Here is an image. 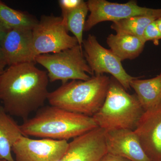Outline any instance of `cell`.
Listing matches in <instances>:
<instances>
[{"instance_id": "1", "label": "cell", "mask_w": 161, "mask_h": 161, "mask_svg": "<svg viewBox=\"0 0 161 161\" xmlns=\"http://www.w3.org/2000/svg\"><path fill=\"white\" fill-rule=\"evenodd\" d=\"M47 72L34 62L9 66L0 75V100L9 115L25 120L32 112L43 106L47 100Z\"/></svg>"}, {"instance_id": "2", "label": "cell", "mask_w": 161, "mask_h": 161, "mask_svg": "<svg viewBox=\"0 0 161 161\" xmlns=\"http://www.w3.org/2000/svg\"><path fill=\"white\" fill-rule=\"evenodd\" d=\"M23 135L56 140L75 138L98 127L93 117L53 106L42 107L20 125Z\"/></svg>"}, {"instance_id": "3", "label": "cell", "mask_w": 161, "mask_h": 161, "mask_svg": "<svg viewBox=\"0 0 161 161\" xmlns=\"http://www.w3.org/2000/svg\"><path fill=\"white\" fill-rule=\"evenodd\" d=\"M110 82V78L104 75L72 80L49 92L47 100L50 105L92 117L103 105Z\"/></svg>"}, {"instance_id": "4", "label": "cell", "mask_w": 161, "mask_h": 161, "mask_svg": "<svg viewBox=\"0 0 161 161\" xmlns=\"http://www.w3.org/2000/svg\"><path fill=\"white\" fill-rule=\"evenodd\" d=\"M145 112L136 95L128 93L112 77L104 102L92 117L105 132L123 129L134 131Z\"/></svg>"}, {"instance_id": "5", "label": "cell", "mask_w": 161, "mask_h": 161, "mask_svg": "<svg viewBox=\"0 0 161 161\" xmlns=\"http://www.w3.org/2000/svg\"><path fill=\"white\" fill-rule=\"evenodd\" d=\"M82 47L77 45L69 49L56 53L39 55L35 63L45 68L50 82L61 80L62 84L68 80H86L94 75L84 55Z\"/></svg>"}, {"instance_id": "6", "label": "cell", "mask_w": 161, "mask_h": 161, "mask_svg": "<svg viewBox=\"0 0 161 161\" xmlns=\"http://www.w3.org/2000/svg\"><path fill=\"white\" fill-rule=\"evenodd\" d=\"M34 56L56 53L78 45L68 34L61 16L42 15L32 31Z\"/></svg>"}, {"instance_id": "7", "label": "cell", "mask_w": 161, "mask_h": 161, "mask_svg": "<svg viewBox=\"0 0 161 161\" xmlns=\"http://www.w3.org/2000/svg\"><path fill=\"white\" fill-rule=\"evenodd\" d=\"M82 48L86 60L94 75L109 74L125 89H130V82L137 77L129 75L120 59L110 49L102 46L95 36L90 34L83 40Z\"/></svg>"}, {"instance_id": "8", "label": "cell", "mask_w": 161, "mask_h": 161, "mask_svg": "<svg viewBox=\"0 0 161 161\" xmlns=\"http://www.w3.org/2000/svg\"><path fill=\"white\" fill-rule=\"evenodd\" d=\"M90 14L86 22L84 31L105 21L113 22L136 16H150L161 18V9H152L139 6L136 1L125 3H112L106 0H89L86 2Z\"/></svg>"}, {"instance_id": "9", "label": "cell", "mask_w": 161, "mask_h": 161, "mask_svg": "<svg viewBox=\"0 0 161 161\" xmlns=\"http://www.w3.org/2000/svg\"><path fill=\"white\" fill-rule=\"evenodd\" d=\"M68 144L67 141L23 136L14 145L12 151L15 161H61Z\"/></svg>"}, {"instance_id": "10", "label": "cell", "mask_w": 161, "mask_h": 161, "mask_svg": "<svg viewBox=\"0 0 161 161\" xmlns=\"http://www.w3.org/2000/svg\"><path fill=\"white\" fill-rule=\"evenodd\" d=\"M105 133L98 127L73 139L61 161H100L108 153Z\"/></svg>"}, {"instance_id": "11", "label": "cell", "mask_w": 161, "mask_h": 161, "mask_svg": "<svg viewBox=\"0 0 161 161\" xmlns=\"http://www.w3.org/2000/svg\"><path fill=\"white\" fill-rule=\"evenodd\" d=\"M134 132L150 161H161V103L145 111Z\"/></svg>"}, {"instance_id": "12", "label": "cell", "mask_w": 161, "mask_h": 161, "mask_svg": "<svg viewBox=\"0 0 161 161\" xmlns=\"http://www.w3.org/2000/svg\"><path fill=\"white\" fill-rule=\"evenodd\" d=\"M32 30L10 29L1 44V50L9 66L34 62Z\"/></svg>"}, {"instance_id": "13", "label": "cell", "mask_w": 161, "mask_h": 161, "mask_svg": "<svg viewBox=\"0 0 161 161\" xmlns=\"http://www.w3.org/2000/svg\"><path fill=\"white\" fill-rule=\"evenodd\" d=\"M108 153L130 161H150L134 131L118 130L105 133Z\"/></svg>"}, {"instance_id": "14", "label": "cell", "mask_w": 161, "mask_h": 161, "mask_svg": "<svg viewBox=\"0 0 161 161\" xmlns=\"http://www.w3.org/2000/svg\"><path fill=\"white\" fill-rule=\"evenodd\" d=\"M23 136L20 125L0 107V159L15 161L12 155L13 147Z\"/></svg>"}, {"instance_id": "15", "label": "cell", "mask_w": 161, "mask_h": 161, "mask_svg": "<svg viewBox=\"0 0 161 161\" xmlns=\"http://www.w3.org/2000/svg\"><path fill=\"white\" fill-rule=\"evenodd\" d=\"M107 43L110 50L123 61L137 58L143 51L146 42L143 38L116 34L110 35Z\"/></svg>"}, {"instance_id": "16", "label": "cell", "mask_w": 161, "mask_h": 161, "mask_svg": "<svg viewBox=\"0 0 161 161\" xmlns=\"http://www.w3.org/2000/svg\"><path fill=\"white\" fill-rule=\"evenodd\" d=\"M130 86L134 90L145 111L153 108L161 103V72L154 78L131 80Z\"/></svg>"}, {"instance_id": "17", "label": "cell", "mask_w": 161, "mask_h": 161, "mask_svg": "<svg viewBox=\"0 0 161 161\" xmlns=\"http://www.w3.org/2000/svg\"><path fill=\"white\" fill-rule=\"evenodd\" d=\"M38 20L28 13L10 8L0 1V23L8 30H32Z\"/></svg>"}, {"instance_id": "18", "label": "cell", "mask_w": 161, "mask_h": 161, "mask_svg": "<svg viewBox=\"0 0 161 161\" xmlns=\"http://www.w3.org/2000/svg\"><path fill=\"white\" fill-rule=\"evenodd\" d=\"M158 19L150 16H136L113 22L111 28L117 34L128 35L143 38L148 25Z\"/></svg>"}, {"instance_id": "19", "label": "cell", "mask_w": 161, "mask_h": 161, "mask_svg": "<svg viewBox=\"0 0 161 161\" xmlns=\"http://www.w3.org/2000/svg\"><path fill=\"white\" fill-rule=\"evenodd\" d=\"M88 11L86 2L82 1L77 8L64 16H61L67 30L74 35L78 40V45L81 47L83 42V31Z\"/></svg>"}, {"instance_id": "20", "label": "cell", "mask_w": 161, "mask_h": 161, "mask_svg": "<svg viewBox=\"0 0 161 161\" xmlns=\"http://www.w3.org/2000/svg\"><path fill=\"white\" fill-rule=\"evenodd\" d=\"M143 38L146 42L152 41L155 45H158L159 41L161 40V32L158 27L156 20L147 26L144 31Z\"/></svg>"}, {"instance_id": "21", "label": "cell", "mask_w": 161, "mask_h": 161, "mask_svg": "<svg viewBox=\"0 0 161 161\" xmlns=\"http://www.w3.org/2000/svg\"><path fill=\"white\" fill-rule=\"evenodd\" d=\"M82 0H60L59 4L62 11V17L75 9L81 3Z\"/></svg>"}, {"instance_id": "22", "label": "cell", "mask_w": 161, "mask_h": 161, "mask_svg": "<svg viewBox=\"0 0 161 161\" xmlns=\"http://www.w3.org/2000/svg\"><path fill=\"white\" fill-rule=\"evenodd\" d=\"M100 161H130L123 158L112 155L110 153H107Z\"/></svg>"}, {"instance_id": "23", "label": "cell", "mask_w": 161, "mask_h": 161, "mask_svg": "<svg viewBox=\"0 0 161 161\" xmlns=\"http://www.w3.org/2000/svg\"><path fill=\"white\" fill-rule=\"evenodd\" d=\"M7 65L5 57L1 47H0V72H3L5 70V67Z\"/></svg>"}, {"instance_id": "24", "label": "cell", "mask_w": 161, "mask_h": 161, "mask_svg": "<svg viewBox=\"0 0 161 161\" xmlns=\"http://www.w3.org/2000/svg\"><path fill=\"white\" fill-rule=\"evenodd\" d=\"M8 31V30L6 29V27L0 23V47Z\"/></svg>"}, {"instance_id": "25", "label": "cell", "mask_w": 161, "mask_h": 161, "mask_svg": "<svg viewBox=\"0 0 161 161\" xmlns=\"http://www.w3.org/2000/svg\"><path fill=\"white\" fill-rule=\"evenodd\" d=\"M156 22L158 27L161 32V18H159L158 19L156 20Z\"/></svg>"}, {"instance_id": "26", "label": "cell", "mask_w": 161, "mask_h": 161, "mask_svg": "<svg viewBox=\"0 0 161 161\" xmlns=\"http://www.w3.org/2000/svg\"><path fill=\"white\" fill-rule=\"evenodd\" d=\"M0 161H7L6 160L3 159H0Z\"/></svg>"}, {"instance_id": "27", "label": "cell", "mask_w": 161, "mask_h": 161, "mask_svg": "<svg viewBox=\"0 0 161 161\" xmlns=\"http://www.w3.org/2000/svg\"><path fill=\"white\" fill-rule=\"evenodd\" d=\"M2 72H0V75H1V74H2Z\"/></svg>"}]
</instances>
